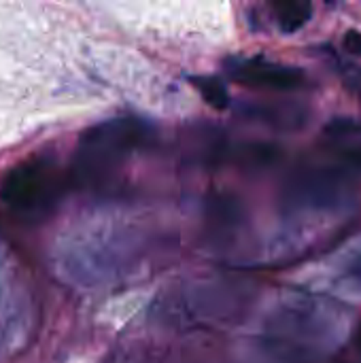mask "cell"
<instances>
[{
  "mask_svg": "<svg viewBox=\"0 0 361 363\" xmlns=\"http://www.w3.org/2000/svg\"><path fill=\"white\" fill-rule=\"evenodd\" d=\"M355 200V179L347 168H302L283 189L289 211H340Z\"/></svg>",
  "mask_w": 361,
  "mask_h": 363,
  "instance_id": "cell-3",
  "label": "cell"
},
{
  "mask_svg": "<svg viewBox=\"0 0 361 363\" xmlns=\"http://www.w3.org/2000/svg\"><path fill=\"white\" fill-rule=\"evenodd\" d=\"M357 345L361 347V328H360V332H357Z\"/></svg>",
  "mask_w": 361,
  "mask_h": 363,
  "instance_id": "cell-10",
  "label": "cell"
},
{
  "mask_svg": "<svg viewBox=\"0 0 361 363\" xmlns=\"http://www.w3.org/2000/svg\"><path fill=\"white\" fill-rule=\"evenodd\" d=\"M343 45L349 53L361 55V32L360 30H349L343 38Z\"/></svg>",
  "mask_w": 361,
  "mask_h": 363,
  "instance_id": "cell-9",
  "label": "cell"
},
{
  "mask_svg": "<svg viewBox=\"0 0 361 363\" xmlns=\"http://www.w3.org/2000/svg\"><path fill=\"white\" fill-rule=\"evenodd\" d=\"M226 157L234 162L236 166H243L249 170H262L279 162L281 149L274 145H266V143H251V145H240L236 149L226 151Z\"/></svg>",
  "mask_w": 361,
  "mask_h": 363,
  "instance_id": "cell-5",
  "label": "cell"
},
{
  "mask_svg": "<svg viewBox=\"0 0 361 363\" xmlns=\"http://www.w3.org/2000/svg\"><path fill=\"white\" fill-rule=\"evenodd\" d=\"M272 9L277 13V23L285 34H294L304 28L313 15V4L306 0H279Z\"/></svg>",
  "mask_w": 361,
  "mask_h": 363,
  "instance_id": "cell-6",
  "label": "cell"
},
{
  "mask_svg": "<svg viewBox=\"0 0 361 363\" xmlns=\"http://www.w3.org/2000/svg\"><path fill=\"white\" fill-rule=\"evenodd\" d=\"M60 196L62 174L45 155H34L15 164L0 183V200L26 223L45 219Z\"/></svg>",
  "mask_w": 361,
  "mask_h": 363,
  "instance_id": "cell-2",
  "label": "cell"
},
{
  "mask_svg": "<svg viewBox=\"0 0 361 363\" xmlns=\"http://www.w3.org/2000/svg\"><path fill=\"white\" fill-rule=\"evenodd\" d=\"M228 72L234 81L272 91H296L306 85V74L298 66H287L279 62H268L262 57L234 60L228 64Z\"/></svg>",
  "mask_w": 361,
  "mask_h": 363,
  "instance_id": "cell-4",
  "label": "cell"
},
{
  "mask_svg": "<svg viewBox=\"0 0 361 363\" xmlns=\"http://www.w3.org/2000/svg\"><path fill=\"white\" fill-rule=\"evenodd\" d=\"M153 138V128L138 117H115L87 128L74 149L68 181L77 189H98Z\"/></svg>",
  "mask_w": 361,
  "mask_h": 363,
  "instance_id": "cell-1",
  "label": "cell"
},
{
  "mask_svg": "<svg viewBox=\"0 0 361 363\" xmlns=\"http://www.w3.org/2000/svg\"><path fill=\"white\" fill-rule=\"evenodd\" d=\"M191 85L200 91V96L204 98V102L217 111H223L230 106V94L228 87L223 85V81H219L217 77L211 74H202V77H189Z\"/></svg>",
  "mask_w": 361,
  "mask_h": 363,
  "instance_id": "cell-8",
  "label": "cell"
},
{
  "mask_svg": "<svg viewBox=\"0 0 361 363\" xmlns=\"http://www.w3.org/2000/svg\"><path fill=\"white\" fill-rule=\"evenodd\" d=\"M251 117H255L268 125H277V128H296L304 121L302 108L285 106V104H266V106L255 104L251 108Z\"/></svg>",
  "mask_w": 361,
  "mask_h": 363,
  "instance_id": "cell-7",
  "label": "cell"
}]
</instances>
